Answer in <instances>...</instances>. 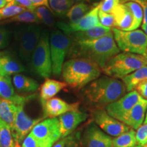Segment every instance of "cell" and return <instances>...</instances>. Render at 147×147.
I'll use <instances>...</instances> for the list:
<instances>
[{"mask_svg": "<svg viewBox=\"0 0 147 147\" xmlns=\"http://www.w3.org/2000/svg\"><path fill=\"white\" fill-rule=\"evenodd\" d=\"M29 63L33 71L44 78H49L52 74L50 41L47 31L42 32L40 40L33 51Z\"/></svg>", "mask_w": 147, "mask_h": 147, "instance_id": "obj_6", "label": "cell"}, {"mask_svg": "<svg viewBox=\"0 0 147 147\" xmlns=\"http://www.w3.org/2000/svg\"><path fill=\"white\" fill-rule=\"evenodd\" d=\"M25 71L24 65L15 58L4 55L0 57V75L10 76Z\"/></svg>", "mask_w": 147, "mask_h": 147, "instance_id": "obj_22", "label": "cell"}, {"mask_svg": "<svg viewBox=\"0 0 147 147\" xmlns=\"http://www.w3.org/2000/svg\"><path fill=\"white\" fill-rule=\"evenodd\" d=\"M137 144L136 131L132 129L113 138V147H135Z\"/></svg>", "mask_w": 147, "mask_h": 147, "instance_id": "obj_27", "label": "cell"}, {"mask_svg": "<svg viewBox=\"0 0 147 147\" xmlns=\"http://www.w3.org/2000/svg\"><path fill=\"white\" fill-rule=\"evenodd\" d=\"M112 33V29L110 27H106L102 25L90 29L84 32H75L67 35L71 38L72 41L83 42L88 40H93L102 38Z\"/></svg>", "mask_w": 147, "mask_h": 147, "instance_id": "obj_20", "label": "cell"}, {"mask_svg": "<svg viewBox=\"0 0 147 147\" xmlns=\"http://www.w3.org/2000/svg\"><path fill=\"white\" fill-rule=\"evenodd\" d=\"M102 69L92 61L84 58H72L64 63L62 78L73 89H80L100 76Z\"/></svg>", "mask_w": 147, "mask_h": 147, "instance_id": "obj_3", "label": "cell"}, {"mask_svg": "<svg viewBox=\"0 0 147 147\" xmlns=\"http://www.w3.org/2000/svg\"><path fill=\"white\" fill-rule=\"evenodd\" d=\"M90 2H96V1H100V0H88Z\"/></svg>", "mask_w": 147, "mask_h": 147, "instance_id": "obj_50", "label": "cell"}, {"mask_svg": "<svg viewBox=\"0 0 147 147\" xmlns=\"http://www.w3.org/2000/svg\"><path fill=\"white\" fill-rule=\"evenodd\" d=\"M72 3H78V2H81V1H83L84 0H70Z\"/></svg>", "mask_w": 147, "mask_h": 147, "instance_id": "obj_47", "label": "cell"}, {"mask_svg": "<svg viewBox=\"0 0 147 147\" xmlns=\"http://www.w3.org/2000/svg\"><path fill=\"white\" fill-rule=\"evenodd\" d=\"M12 83L15 89L22 93H32L39 88V84L36 80L21 74L14 75Z\"/></svg>", "mask_w": 147, "mask_h": 147, "instance_id": "obj_24", "label": "cell"}, {"mask_svg": "<svg viewBox=\"0 0 147 147\" xmlns=\"http://www.w3.org/2000/svg\"><path fill=\"white\" fill-rule=\"evenodd\" d=\"M45 118H57L67 112L79 109V103L69 104L59 97H53L42 104Z\"/></svg>", "mask_w": 147, "mask_h": 147, "instance_id": "obj_16", "label": "cell"}, {"mask_svg": "<svg viewBox=\"0 0 147 147\" xmlns=\"http://www.w3.org/2000/svg\"><path fill=\"white\" fill-rule=\"evenodd\" d=\"M147 110V100L141 98L129 112L124 124L134 130H137L144 121Z\"/></svg>", "mask_w": 147, "mask_h": 147, "instance_id": "obj_17", "label": "cell"}, {"mask_svg": "<svg viewBox=\"0 0 147 147\" xmlns=\"http://www.w3.org/2000/svg\"><path fill=\"white\" fill-rule=\"evenodd\" d=\"M141 98L138 93L134 90L106 106V111L113 118L124 123L129 112Z\"/></svg>", "mask_w": 147, "mask_h": 147, "instance_id": "obj_10", "label": "cell"}, {"mask_svg": "<svg viewBox=\"0 0 147 147\" xmlns=\"http://www.w3.org/2000/svg\"><path fill=\"white\" fill-rule=\"evenodd\" d=\"M15 147H21V145H20L19 143L15 142Z\"/></svg>", "mask_w": 147, "mask_h": 147, "instance_id": "obj_49", "label": "cell"}, {"mask_svg": "<svg viewBox=\"0 0 147 147\" xmlns=\"http://www.w3.org/2000/svg\"><path fill=\"white\" fill-rule=\"evenodd\" d=\"M142 28L143 29V32L147 35V25H142Z\"/></svg>", "mask_w": 147, "mask_h": 147, "instance_id": "obj_46", "label": "cell"}, {"mask_svg": "<svg viewBox=\"0 0 147 147\" xmlns=\"http://www.w3.org/2000/svg\"><path fill=\"white\" fill-rule=\"evenodd\" d=\"M135 147H143V146H135Z\"/></svg>", "mask_w": 147, "mask_h": 147, "instance_id": "obj_51", "label": "cell"}, {"mask_svg": "<svg viewBox=\"0 0 147 147\" xmlns=\"http://www.w3.org/2000/svg\"><path fill=\"white\" fill-rule=\"evenodd\" d=\"M146 65H147V55L123 53L113 57L102 71L108 76L116 79H122Z\"/></svg>", "mask_w": 147, "mask_h": 147, "instance_id": "obj_4", "label": "cell"}, {"mask_svg": "<svg viewBox=\"0 0 147 147\" xmlns=\"http://www.w3.org/2000/svg\"><path fill=\"white\" fill-rule=\"evenodd\" d=\"M31 1H32L33 5L36 8L40 6H45L50 10L49 5V0H31Z\"/></svg>", "mask_w": 147, "mask_h": 147, "instance_id": "obj_43", "label": "cell"}, {"mask_svg": "<svg viewBox=\"0 0 147 147\" xmlns=\"http://www.w3.org/2000/svg\"><path fill=\"white\" fill-rule=\"evenodd\" d=\"M13 0H0V9L4 8L9 3L12 2Z\"/></svg>", "mask_w": 147, "mask_h": 147, "instance_id": "obj_45", "label": "cell"}, {"mask_svg": "<svg viewBox=\"0 0 147 147\" xmlns=\"http://www.w3.org/2000/svg\"><path fill=\"white\" fill-rule=\"evenodd\" d=\"M0 147H1V146H0Z\"/></svg>", "mask_w": 147, "mask_h": 147, "instance_id": "obj_55", "label": "cell"}, {"mask_svg": "<svg viewBox=\"0 0 147 147\" xmlns=\"http://www.w3.org/2000/svg\"><path fill=\"white\" fill-rule=\"evenodd\" d=\"M34 11L41 23H44L49 27H53L55 21L51 10L48 9L47 7L40 6L36 7Z\"/></svg>", "mask_w": 147, "mask_h": 147, "instance_id": "obj_32", "label": "cell"}, {"mask_svg": "<svg viewBox=\"0 0 147 147\" xmlns=\"http://www.w3.org/2000/svg\"><path fill=\"white\" fill-rule=\"evenodd\" d=\"M0 98L12 101L17 105L25 104L29 97H23L15 93L10 77L0 75Z\"/></svg>", "mask_w": 147, "mask_h": 147, "instance_id": "obj_19", "label": "cell"}, {"mask_svg": "<svg viewBox=\"0 0 147 147\" xmlns=\"http://www.w3.org/2000/svg\"><path fill=\"white\" fill-rule=\"evenodd\" d=\"M41 34L42 31L39 26L31 24L20 27L17 30L16 40L18 55L23 61L29 63Z\"/></svg>", "mask_w": 147, "mask_h": 147, "instance_id": "obj_8", "label": "cell"}, {"mask_svg": "<svg viewBox=\"0 0 147 147\" xmlns=\"http://www.w3.org/2000/svg\"><path fill=\"white\" fill-rule=\"evenodd\" d=\"M14 4L19 5V6L23 7V8L27 9V10H34L36 7L33 5L31 0H13L12 1Z\"/></svg>", "mask_w": 147, "mask_h": 147, "instance_id": "obj_41", "label": "cell"}, {"mask_svg": "<svg viewBox=\"0 0 147 147\" xmlns=\"http://www.w3.org/2000/svg\"><path fill=\"white\" fill-rule=\"evenodd\" d=\"M67 138H64L60 139L55 144L53 145V147H65L66 142H67Z\"/></svg>", "mask_w": 147, "mask_h": 147, "instance_id": "obj_44", "label": "cell"}, {"mask_svg": "<svg viewBox=\"0 0 147 147\" xmlns=\"http://www.w3.org/2000/svg\"><path fill=\"white\" fill-rule=\"evenodd\" d=\"M88 118L86 113L79 109L67 112L58 117L61 138L69 136L74 132L80 124L84 122Z\"/></svg>", "mask_w": 147, "mask_h": 147, "instance_id": "obj_15", "label": "cell"}, {"mask_svg": "<svg viewBox=\"0 0 147 147\" xmlns=\"http://www.w3.org/2000/svg\"><path fill=\"white\" fill-rule=\"evenodd\" d=\"M122 3H125L127 1H134L140 5L143 10V23L142 25H147V0H121Z\"/></svg>", "mask_w": 147, "mask_h": 147, "instance_id": "obj_40", "label": "cell"}, {"mask_svg": "<svg viewBox=\"0 0 147 147\" xmlns=\"http://www.w3.org/2000/svg\"><path fill=\"white\" fill-rule=\"evenodd\" d=\"M144 123H147V110H146V116H145V119H144Z\"/></svg>", "mask_w": 147, "mask_h": 147, "instance_id": "obj_48", "label": "cell"}, {"mask_svg": "<svg viewBox=\"0 0 147 147\" xmlns=\"http://www.w3.org/2000/svg\"><path fill=\"white\" fill-rule=\"evenodd\" d=\"M99 8L97 4L93 7L88 13L76 24H70L60 22L57 23V27L67 35L75 32H84L101 25L98 17Z\"/></svg>", "mask_w": 147, "mask_h": 147, "instance_id": "obj_14", "label": "cell"}, {"mask_svg": "<svg viewBox=\"0 0 147 147\" xmlns=\"http://www.w3.org/2000/svg\"><path fill=\"white\" fill-rule=\"evenodd\" d=\"M81 140L84 147H113V138L95 123H90L82 135Z\"/></svg>", "mask_w": 147, "mask_h": 147, "instance_id": "obj_13", "label": "cell"}, {"mask_svg": "<svg viewBox=\"0 0 147 147\" xmlns=\"http://www.w3.org/2000/svg\"><path fill=\"white\" fill-rule=\"evenodd\" d=\"M70 0H49V8L51 12L59 17H65L72 6Z\"/></svg>", "mask_w": 147, "mask_h": 147, "instance_id": "obj_28", "label": "cell"}, {"mask_svg": "<svg viewBox=\"0 0 147 147\" xmlns=\"http://www.w3.org/2000/svg\"><path fill=\"white\" fill-rule=\"evenodd\" d=\"M50 51L52 61V74L55 76L61 74L65 58L68 54L72 40L67 35L59 30H54L51 33L50 39Z\"/></svg>", "mask_w": 147, "mask_h": 147, "instance_id": "obj_7", "label": "cell"}, {"mask_svg": "<svg viewBox=\"0 0 147 147\" xmlns=\"http://www.w3.org/2000/svg\"><path fill=\"white\" fill-rule=\"evenodd\" d=\"M0 146L15 147L10 127L0 119Z\"/></svg>", "mask_w": 147, "mask_h": 147, "instance_id": "obj_30", "label": "cell"}, {"mask_svg": "<svg viewBox=\"0 0 147 147\" xmlns=\"http://www.w3.org/2000/svg\"><path fill=\"white\" fill-rule=\"evenodd\" d=\"M121 0H102L97 4L99 10L106 13H110L113 12L114 9L121 3Z\"/></svg>", "mask_w": 147, "mask_h": 147, "instance_id": "obj_34", "label": "cell"}, {"mask_svg": "<svg viewBox=\"0 0 147 147\" xmlns=\"http://www.w3.org/2000/svg\"><path fill=\"white\" fill-rule=\"evenodd\" d=\"M25 104L18 105L14 125L11 128L14 142L20 144L23 142L34 126L42 121V118L32 119L25 113L24 110Z\"/></svg>", "mask_w": 147, "mask_h": 147, "instance_id": "obj_12", "label": "cell"}, {"mask_svg": "<svg viewBox=\"0 0 147 147\" xmlns=\"http://www.w3.org/2000/svg\"><path fill=\"white\" fill-rule=\"evenodd\" d=\"M9 35L8 31L3 27H0V49H4L8 45Z\"/></svg>", "mask_w": 147, "mask_h": 147, "instance_id": "obj_38", "label": "cell"}, {"mask_svg": "<svg viewBox=\"0 0 147 147\" xmlns=\"http://www.w3.org/2000/svg\"><path fill=\"white\" fill-rule=\"evenodd\" d=\"M137 144L138 146H144L147 142V123L141 125L136 132Z\"/></svg>", "mask_w": 147, "mask_h": 147, "instance_id": "obj_37", "label": "cell"}, {"mask_svg": "<svg viewBox=\"0 0 147 147\" xmlns=\"http://www.w3.org/2000/svg\"><path fill=\"white\" fill-rule=\"evenodd\" d=\"M98 17L100 20V23L102 25L106 27H115V18L113 14L110 13H106L99 10Z\"/></svg>", "mask_w": 147, "mask_h": 147, "instance_id": "obj_35", "label": "cell"}, {"mask_svg": "<svg viewBox=\"0 0 147 147\" xmlns=\"http://www.w3.org/2000/svg\"><path fill=\"white\" fill-rule=\"evenodd\" d=\"M91 5L81 1L72 5L67 12L66 17L69 19V24H76L83 18L93 8Z\"/></svg>", "mask_w": 147, "mask_h": 147, "instance_id": "obj_26", "label": "cell"}, {"mask_svg": "<svg viewBox=\"0 0 147 147\" xmlns=\"http://www.w3.org/2000/svg\"><path fill=\"white\" fill-rule=\"evenodd\" d=\"M1 16H0V21H1Z\"/></svg>", "mask_w": 147, "mask_h": 147, "instance_id": "obj_53", "label": "cell"}, {"mask_svg": "<svg viewBox=\"0 0 147 147\" xmlns=\"http://www.w3.org/2000/svg\"><path fill=\"white\" fill-rule=\"evenodd\" d=\"M18 105L12 101L0 98V119L12 127Z\"/></svg>", "mask_w": 147, "mask_h": 147, "instance_id": "obj_23", "label": "cell"}, {"mask_svg": "<svg viewBox=\"0 0 147 147\" xmlns=\"http://www.w3.org/2000/svg\"><path fill=\"white\" fill-rule=\"evenodd\" d=\"M111 14L115 18V28L122 31H131L134 18L131 12L124 3H119Z\"/></svg>", "mask_w": 147, "mask_h": 147, "instance_id": "obj_18", "label": "cell"}, {"mask_svg": "<svg viewBox=\"0 0 147 147\" xmlns=\"http://www.w3.org/2000/svg\"><path fill=\"white\" fill-rule=\"evenodd\" d=\"M119 51L112 32L98 39L83 42L72 41L68 56L71 58L87 59L103 69L113 57L119 54Z\"/></svg>", "mask_w": 147, "mask_h": 147, "instance_id": "obj_1", "label": "cell"}, {"mask_svg": "<svg viewBox=\"0 0 147 147\" xmlns=\"http://www.w3.org/2000/svg\"><path fill=\"white\" fill-rule=\"evenodd\" d=\"M12 22H18V23H24L29 24H40L41 22L35 14L34 10H25L21 13L14 16L13 17L8 18L3 22V23H12Z\"/></svg>", "mask_w": 147, "mask_h": 147, "instance_id": "obj_29", "label": "cell"}, {"mask_svg": "<svg viewBox=\"0 0 147 147\" xmlns=\"http://www.w3.org/2000/svg\"><path fill=\"white\" fill-rule=\"evenodd\" d=\"M93 121L103 131L110 136L117 137L131 129L129 127L108 115L102 108L93 111Z\"/></svg>", "mask_w": 147, "mask_h": 147, "instance_id": "obj_11", "label": "cell"}, {"mask_svg": "<svg viewBox=\"0 0 147 147\" xmlns=\"http://www.w3.org/2000/svg\"><path fill=\"white\" fill-rule=\"evenodd\" d=\"M31 134L41 147H53L61 139L58 118H47L34 126Z\"/></svg>", "mask_w": 147, "mask_h": 147, "instance_id": "obj_9", "label": "cell"}, {"mask_svg": "<svg viewBox=\"0 0 147 147\" xmlns=\"http://www.w3.org/2000/svg\"><path fill=\"white\" fill-rule=\"evenodd\" d=\"M124 4L127 7L134 18V25L132 27L131 31L135 30L140 26L141 23L143 21V10L142 7L138 3L134 1H127L124 3Z\"/></svg>", "mask_w": 147, "mask_h": 147, "instance_id": "obj_31", "label": "cell"}, {"mask_svg": "<svg viewBox=\"0 0 147 147\" xmlns=\"http://www.w3.org/2000/svg\"><path fill=\"white\" fill-rule=\"evenodd\" d=\"M145 80H147V65L143 66L122 78L123 82L128 92L134 91L138 84Z\"/></svg>", "mask_w": 147, "mask_h": 147, "instance_id": "obj_25", "label": "cell"}, {"mask_svg": "<svg viewBox=\"0 0 147 147\" xmlns=\"http://www.w3.org/2000/svg\"><path fill=\"white\" fill-rule=\"evenodd\" d=\"M25 10H27V9H25L23 7L15 5L10 2L4 8L0 9V16L1 17V19L10 18L21 13Z\"/></svg>", "mask_w": 147, "mask_h": 147, "instance_id": "obj_33", "label": "cell"}, {"mask_svg": "<svg viewBox=\"0 0 147 147\" xmlns=\"http://www.w3.org/2000/svg\"><path fill=\"white\" fill-rule=\"evenodd\" d=\"M126 91L123 81L104 76L92 81L85 88L83 95L86 102L99 109L118 100Z\"/></svg>", "mask_w": 147, "mask_h": 147, "instance_id": "obj_2", "label": "cell"}, {"mask_svg": "<svg viewBox=\"0 0 147 147\" xmlns=\"http://www.w3.org/2000/svg\"><path fill=\"white\" fill-rule=\"evenodd\" d=\"M1 55H2V54H1V53H0V57L1 56Z\"/></svg>", "mask_w": 147, "mask_h": 147, "instance_id": "obj_54", "label": "cell"}, {"mask_svg": "<svg viewBox=\"0 0 147 147\" xmlns=\"http://www.w3.org/2000/svg\"><path fill=\"white\" fill-rule=\"evenodd\" d=\"M114 38L119 50L133 54L146 55L147 35L140 29L122 31L112 28Z\"/></svg>", "mask_w": 147, "mask_h": 147, "instance_id": "obj_5", "label": "cell"}, {"mask_svg": "<svg viewBox=\"0 0 147 147\" xmlns=\"http://www.w3.org/2000/svg\"><path fill=\"white\" fill-rule=\"evenodd\" d=\"M65 147H84L81 140V134L80 131H74L67 136Z\"/></svg>", "mask_w": 147, "mask_h": 147, "instance_id": "obj_36", "label": "cell"}, {"mask_svg": "<svg viewBox=\"0 0 147 147\" xmlns=\"http://www.w3.org/2000/svg\"><path fill=\"white\" fill-rule=\"evenodd\" d=\"M143 147H147V144H146V145H145V146H143Z\"/></svg>", "mask_w": 147, "mask_h": 147, "instance_id": "obj_52", "label": "cell"}, {"mask_svg": "<svg viewBox=\"0 0 147 147\" xmlns=\"http://www.w3.org/2000/svg\"><path fill=\"white\" fill-rule=\"evenodd\" d=\"M65 82L58 81L53 79L47 78L40 87V97L42 104L46 101L54 97L57 93L67 87Z\"/></svg>", "mask_w": 147, "mask_h": 147, "instance_id": "obj_21", "label": "cell"}, {"mask_svg": "<svg viewBox=\"0 0 147 147\" xmlns=\"http://www.w3.org/2000/svg\"><path fill=\"white\" fill-rule=\"evenodd\" d=\"M21 147H41L37 140L34 137L32 134L29 133L22 142Z\"/></svg>", "mask_w": 147, "mask_h": 147, "instance_id": "obj_39", "label": "cell"}, {"mask_svg": "<svg viewBox=\"0 0 147 147\" xmlns=\"http://www.w3.org/2000/svg\"><path fill=\"white\" fill-rule=\"evenodd\" d=\"M135 89L141 97L147 100V80H145L138 84Z\"/></svg>", "mask_w": 147, "mask_h": 147, "instance_id": "obj_42", "label": "cell"}]
</instances>
